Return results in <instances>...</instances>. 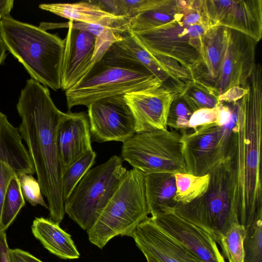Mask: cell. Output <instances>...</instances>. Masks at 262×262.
<instances>
[{"label": "cell", "instance_id": "6", "mask_svg": "<svg viewBox=\"0 0 262 262\" xmlns=\"http://www.w3.org/2000/svg\"><path fill=\"white\" fill-rule=\"evenodd\" d=\"M148 214L145 174L133 168L127 170L93 226L87 230L89 240L102 249L116 236L132 237Z\"/></svg>", "mask_w": 262, "mask_h": 262}, {"label": "cell", "instance_id": "18", "mask_svg": "<svg viewBox=\"0 0 262 262\" xmlns=\"http://www.w3.org/2000/svg\"><path fill=\"white\" fill-rule=\"evenodd\" d=\"M57 146L63 172L93 150L90 123L86 113H66L58 126Z\"/></svg>", "mask_w": 262, "mask_h": 262}, {"label": "cell", "instance_id": "7", "mask_svg": "<svg viewBox=\"0 0 262 262\" xmlns=\"http://www.w3.org/2000/svg\"><path fill=\"white\" fill-rule=\"evenodd\" d=\"M209 174V184L206 192L188 204H178L174 212L206 231L219 244L230 226L233 223H237L229 160L227 159L213 169Z\"/></svg>", "mask_w": 262, "mask_h": 262}, {"label": "cell", "instance_id": "5", "mask_svg": "<svg viewBox=\"0 0 262 262\" xmlns=\"http://www.w3.org/2000/svg\"><path fill=\"white\" fill-rule=\"evenodd\" d=\"M0 31L7 50L24 66L31 78L54 91L61 89L63 40L10 15L0 20Z\"/></svg>", "mask_w": 262, "mask_h": 262}, {"label": "cell", "instance_id": "2", "mask_svg": "<svg viewBox=\"0 0 262 262\" xmlns=\"http://www.w3.org/2000/svg\"><path fill=\"white\" fill-rule=\"evenodd\" d=\"M238 101L237 119L229 161L237 222L245 228L262 216L260 150L262 139V74L257 66Z\"/></svg>", "mask_w": 262, "mask_h": 262}, {"label": "cell", "instance_id": "19", "mask_svg": "<svg viewBox=\"0 0 262 262\" xmlns=\"http://www.w3.org/2000/svg\"><path fill=\"white\" fill-rule=\"evenodd\" d=\"M39 8L73 22L101 25L114 28L120 33L129 30L130 18L106 11L94 1L41 4Z\"/></svg>", "mask_w": 262, "mask_h": 262}, {"label": "cell", "instance_id": "22", "mask_svg": "<svg viewBox=\"0 0 262 262\" xmlns=\"http://www.w3.org/2000/svg\"><path fill=\"white\" fill-rule=\"evenodd\" d=\"M224 27H209L203 37V62L193 73L192 79L213 87L219 76L223 58Z\"/></svg>", "mask_w": 262, "mask_h": 262}, {"label": "cell", "instance_id": "41", "mask_svg": "<svg viewBox=\"0 0 262 262\" xmlns=\"http://www.w3.org/2000/svg\"><path fill=\"white\" fill-rule=\"evenodd\" d=\"M146 258L147 262H159L157 260H156L155 258L150 256V255L145 254H144Z\"/></svg>", "mask_w": 262, "mask_h": 262}, {"label": "cell", "instance_id": "32", "mask_svg": "<svg viewBox=\"0 0 262 262\" xmlns=\"http://www.w3.org/2000/svg\"><path fill=\"white\" fill-rule=\"evenodd\" d=\"M194 110L178 93L172 101L166 120L167 126L181 131L189 128V121Z\"/></svg>", "mask_w": 262, "mask_h": 262}, {"label": "cell", "instance_id": "40", "mask_svg": "<svg viewBox=\"0 0 262 262\" xmlns=\"http://www.w3.org/2000/svg\"><path fill=\"white\" fill-rule=\"evenodd\" d=\"M7 49L2 39L0 31V66L4 62L6 57Z\"/></svg>", "mask_w": 262, "mask_h": 262}, {"label": "cell", "instance_id": "29", "mask_svg": "<svg viewBox=\"0 0 262 262\" xmlns=\"http://www.w3.org/2000/svg\"><path fill=\"white\" fill-rule=\"evenodd\" d=\"M25 205L18 177L15 176L8 183L4 199L1 231H6Z\"/></svg>", "mask_w": 262, "mask_h": 262}, {"label": "cell", "instance_id": "9", "mask_svg": "<svg viewBox=\"0 0 262 262\" xmlns=\"http://www.w3.org/2000/svg\"><path fill=\"white\" fill-rule=\"evenodd\" d=\"M182 137L177 130L167 128L136 133L123 142L121 158L145 175L188 173Z\"/></svg>", "mask_w": 262, "mask_h": 262}, {"label": "cell", "instance_id": "13", "mask_svg": "<svg viewBox=\"0 0 262 262\" xmlns=\"http://www.w3.org/2000/svg\"><path fill=\"white\" fill-rule=\"evenodd\" d=\"M204 5L210 26L239 31L257 42L261 39V0H204Z\"/></svg>", "mask_w": 262, "mask_h": 262}, {"label": "cell", "instance_id": "37", "mask_svg": "<svg viewBox=\"0 0 262 262\" xmlns=\"http://www.w3.org/2000/svg\"><path fill=\"white\" fill-rule=\"evenodd\" d=\"M11 262H42L30 253L20 249H9Z\"/></svg>", "mask_w": 262, "mask_h": 262}, {"label": "cell", "instance_id": "26", "mask_svg": "<svg viewBox=\"0 0 262 262\" xmlns=\"http://www.w3.org/2000/svg\"><path fill=\"white\" fill-rule=\"evenodd\" d=\"M179 93L194 111L215 107L221 102L213 87L196 79L185 83Z\"/></svg>", "mask_w": 262, "mask_h": 262}, {"label": "cell", "instance_id": "3", "mask_svg": "<svg viewBox=\"0 0 262 262\" xmlns=\"http://www.w3.org/2000/svg\"><path fill=\"white\" fill-rule=\"evenodd\" d=\"M164 85L115 43L82 79L65 92L69 110L106 97Z\"/></svg>", "mask_w": 262, "mask_h": 262}, {"label": "cell", "instance_id": "28", "mask_svg": "<svg viewBox=\"0 0 262 262\" xmlns=\"http://www.w3.org/2000/svg\"><path fill=\"white\" fill-rule=\"evenodd\" d=\"M245 227L233 223L221 237L219 244L222 254L228 262H244Z\"/></svg>", "mask_w": 262, "mask_h": 262}, {"label": "cell", "instance_id": "25", "mask_svg": "<svg viewBox=\"0 0 262 262\" xmlns=\"http://www.w3.org/2000/svg\"><path fill=\"white\" fill-rule=\"evenodd\" d=\"M120 35L121 39L115 42L118 47L148 69L164 86L181 91L184 84L176 79L158 59L145 49L130 30Z\"/></svg>", "mask_w": 262, "mask_h": 262}, {"label": "cell", "instance_id": "23", "mask_svg": "<svg viewBox=\"0 0 262 262\" xmlns=\"http://www.w3.org/2000/svg\"><path fill=\"white\" fill-rule=\"evenodd\" d=\"M145 186L151 217L174 212L178 204L174 200L176 192L174 174L161 172L146 174Z\"/></svg>", "mask_w": 262, "mask_h": 262}, {"label": "cell", "instance_id": "34", "mask_svg": "<svg viewBox=\"0 0 262 262\" xmlns=\"http://www.w3.org/2000/svg\"><path fill=\"white\" fill-rule=\"evenodd\" d=\"M23 195L31 205H40L49 209L45 203L39 183L31 174H22L18 177Z\"/></svg>", "mask_w": 262, "mask_h": 262}, {"label": "cell", "instance_id": "35", "mask_svg": "<svg viewBox=\"0 0 262 262\" xmlns=\"http://www.w3.org/2000/svg\"><path fill=\"white\" fill-rule=\"evenodd\" d=\"M220 112V103L211 108H201L192 114L189 121V128L193 131L201 126L217 123Z\"/></svg>", "mask_w": 262, "mask_h": 262}, {"label": "cell", "instance_id": "27", "mask_svg": "<svg viewBox=\"0 0 262 262\" xmlns=\"http://www.w3.org/2000/svg\"><path fill=\"white\" fill-rule=\"evenodd\" d=\"M174 177V200L180 204H188L202 196L207 190L210 181L209 173L197 176L188 173H177Z\"/></svg>", "mask_w": 262, "mask_h": 262}, {"label": "cell", "instance_id": "21", "mask_svg": "<svg viewBox=\"0 0 262 262\" xmlns=\"http://www.w3.org/2000/svg\"><path fill=\"white\" fill-rule=\"evenodd\" d=\"M190 3L191 0H151L147 8L130 19L129 30L142 31L169 23L184 14Z\"/></svg>", "mask_w": 262, "mask_h": 262}, {"label": "cell", "instance_id": "31", "mask_svg": "<svg viewBox=\"0 0 262 262\" xmlns=\"http://www.w3.org/2000/svg\"><path fill=\"white\" fill-rule=\"evenodd\" d=\"M246 229L244 262H262V217Z\"/></svg>", "mask_w": 262, "mask_h": 262}, {"label": "cell", "instance_id": "4", "mask_svg": "<svg viewBox=\"0 0 262 262\" xmlns=\"http://www.w3.org/2000/svg\"><path fill=\"white\" fill-rule=\"evenodd\" d=\"M210 27L203 0H191L184 13L173 21L150 30L131 31L166 69L181 66L192 78L203 62V37Z\"/></svg>", "mask_w": 262, "mask_h": 262}, {"label": "cell", "instance_id": "38", "mask_svg": "<svg viewBox=\"0 0 262 262\" xmlns=\"http://www.w3.org/2000/svg\"><path fill=\"white\" fill-rule=\"evenodd\" d=\"M5 232L0 231V262H11Z\"/></svg>", "mask_w": 262, "mask_h": 262}, {"label": "cell", "instance_id": "24", "mask_svg": "<svg viewBox=\"0 0 262 262\" xmlns=\"http://www.w3.org/2000/svg\"><path fill=\"white\" fill-rule=\"evenodd\" d=\"M31 230L35 238L52 254L64 259L80 257L71 235L62 229L58 224L42 217H36Z\"/></svg>", "mask_w": 262, "mask_h": 262}, {"label": "cell", "instance_id": "39", "mask_svg": "<svg viewBox=\"0 0 262 262\" xmlns=\"http://www.w3.org/2000/svg\"><path fill=\"white\" fill-rule=\"evenodd\" d=\"M13 5V0H0V20L10 15Z\"/></svg>", "mask_w": 262, "mask_h": 262}, {"label": "cell", "instance_id": "12", "mask_svg": "<svg viewBox=\"0 0 262 262\" xmlns=\"http://www.w3.org/2000/svg\"><path fill=\"white\" fill-rule=\"evenodd\" d=\"M90 132L98 142H124L136 133L134 115L124 95L97 100L88 106Z\"/></svg>", "mask_w": 262, "mask_h": 262}, {"label": "cell", "instance_id": "20", "mask_svg": "<svg viewBox=\"0 0 262 262\" xmlns=\"http://www.w3.org/2000/svg\"><path fill=\"white\" fill-rule=\"evenodd\" d=\"M0 160L8 164L17 176L35 173L32 161L22 142L18 128L0 111Z\"/></svg>", "mask_w": 262, "mask_h": 262}, {"label": "cell", "instance_id": "8", "mask_svg": "<svg viewBox=\"0 0 262 262\" xmlns=\"http://www.w3.org/2000/svg\"><path fill=\"white\" fill-rule=\"evenodd\" d=\"M127 171L122 158L116 155L90 168L64 202L65 213L82 229H90Z\"/></svg>", "mask_w": 262, "mask_h": 262}, {"label": "cell", "instance_id": "10", "mask_svg": "<svg viewBox=\"0 0 262 262\" xmlns=\"http://www.w3.org/2000/svg\"><path fill=\"white\" fill-rule=\"evenodd\" d=\"M237 119V112L225 125L214 123L201 126L190 132L181 131L183 154L188 173L206 175L228 159Z\"/></svg>", "mask_w": 262, "mask_h": 262}, {"label": "cell", "instance_id": "15", "mask_svg": "<svg viewBox=\"0 0 262 262\" xmlns=\"http://www.w3.org/2000/svg\"><path fill=\"white\" fill-rule=\"evenodd\" d=\"M132 237L145 254L159 262H205L185 246L170 236L154 222L151 217L142 221Z\"/></svg>", "mask_w": 262, "mask_h": 262}, {"label": "cell", "instance_id": "1", "mask_svg": "<svg viewBox=\"0 0 262 262\" xmlns=\"http://www.w3.org/2000/svg\"><path fill=\"white\" fill-rule=\"evenodd\" d=\"M16 108L21 119L17 128L47 200L50 220L59 224L65 211L57 134L66 113L56 106L47 87L32 78L27 80L22 89Z\"/></svg>", "mask_w": 262, "mask_h": 262}, {"label": "cell", "instance_id": "36", "mask_svg": "<svg viewBox=\"0 0 262 262\" xmlns=\"http://www.w3.org/2000/svg\"><path fill=\"white\" fill-rule=\"evenodd\" d=\"M17 176L12 168L6 162L0 160V231L2 227V214L4 199L10 180Z\"/></svg>", "mask_w": 262, "mask_h": 262}, {"label": "cell", "instance_id": "11", "mask_svg": "<svg viewBox=\"0 0 262 262\" xmlns=\"http://www.w3.org/2000/svg\"><path fill=\"white\" fill-rule=\"evenodd\" d=\"M257 43L245 34L224 27L223 58L213 86L219 96L232 88L246 86L256 65Z\"/></svg>", "mask_w": 262, "mask_h": 262}, {"label": "cell", "instance_id": "17", "mask_svg": "<svg viewBox=\"0 0 262 262\" xmlns=\"http://www.w3.org/2000/svg\"><path fill=\"white\" fill-rule=\"evenodd\" d=\"M64 41L61 89L65 92L76 84L93 67L95 36L89 32L68 28Z\"/></svg>", "mask_w": 262, "mask_h": 262}, {"label": "cell", "instance_id": "14", "mask_svg": "<svg viewBox=\"0 0 262 262\" xmlns=\"http://www.w3.org/2000/svg\"><path fill=\"white\" fill-rule=\"evenodd\" d=\"M179 93L162 85L124 95L135 120L136 133L167 128L169 106Z\"/></svg>", "mask_w": 262, "mask_h": 262}, {"label": "cell", "instance_id": "33", "mask_svg": "<svg viewBox=\"0 0 262 262\" xmlns=\"http://www.w3.org/2000/svg\"><path fill=\"white\" fill-rule=\"evenodd\" d=\"M151 0H110L107 4L109 12L117 16L131 19L145 10Z\"/></svg>", "mask_w": 262, "mask_h": 262}, {"label": "cell", "instance_id": "16", "mask_svg": "<svg viewBox=\"0 0 262 262\" xmlns=\"http://www.w3.org/2000/svg\"><path fill=\"white\" fill-rule=\"evenodd\" d=\"M151 218L163 231L189 248L205 262H226L211 235L175 212Z\"/></svg>", "mask_w": 262, "mask_h": 262}, {"label": "cell", "instance_id": "30", "mask_svg": "<svg viewBox=\"0 0 262 262\" xmlns=\"http://www.w3.org/2000/svg\"><path fill=\"white\" fill-rule=\"evenodd\" d=\"M96 153L91 150L68 167L62 173V192L64 202L94 163Z\"/></svg>", "mask_w": 262, "mask_h": 262}]
</instances>
